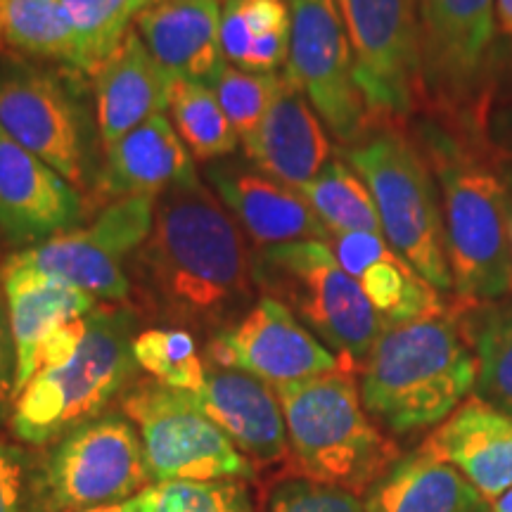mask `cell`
<instances>
[{"label":"cell","mask_w":512,"mask_h":512,"mask_svg":"<svg viewBox=\"0 0 512 512\" xmlns=\"http://www.w3.org/2000/svg\"><path fill=\"white\" fill-rule=\"evenodd\" d=\"M233 214L202 181L157 197L150 238L131 268L166 318L226 328L254 297L252 252Z\"/></svg>","instance_id":"cell-1"},{"label":"cell","mask_w":512,"mask_h":512,"mask_svg":"<svg viewBox=\"0 0 512 512\" xmlns=\"http://www.w3.org/2000/svg\"><path fill=\"white\" fill-rule=\"evenodd\" d=\"M361 401L377 427L408 437L439 427L477 382L458 316L444 309L384 328L361 370Z\"/></svg>","instance_id":"cell-2"},{"label":"cell","mask_w":512,"mask_h":512,"mask_svg":"<svg viewBox=\"0 0 512 512\" xmlns=\"http://www.w3.org/2000/svg\"><path fill=\"white\" fill-rule=\"evenodd\" d=\"M415 140L439 185L453 294L465 304L503 299L510 292L505 176L437 121L422 124Z\"/></svg>","instance_id":"cell-3"},{"label":"cell","mask_w":512,"mask_h":512,"mask_svg":"<svg viewBox=\"0 0 512 512\" xmlns=\"http://www.w3.org/2000/svg\"><path fill=\"white\" fill-rule=\"evenodd\" d=\"M138 313L126 304H105L88 313L81 347L60 368L41 370L17 394L10 430L27 446H50L74 427L105 415L107 406L136 380L133 339Z\"/></svg>","instance_id":"cell-4"},{"label":"cell","mask_w":512,"mask_h":512,"mask_svg":"<svg viewBox=\"0 0 512 512\" xmlns=\"http://www.w3.org/2000/svg\"><path fill=\"white\" fill-rule=\"evenodd\" d=\"M275 392L290 453L311 482L363 496L399 460V448L363 406L354 373L335 370Z\"/></svg>","instance_id":"cell-5"},{"label":"cell","mask_w":512,"mask_h":512,"mask_svg":"<svg viewBox=\"0 0 512 512\" xmlns=\"http://www.w3.org/2000/svg\"><path fill=\"white\" fill-rule=\"evenodd\" d=\"M344 162L373 195L389 247L434 290L453 292L439 185L418 140L403 124H373L344 147Z\"/></svg>","instance_id":"cell-6"},{"label":"cell","mask_w":512,"mask_h":512,"mask_svg":"<svg viewBox=\"0 0 512 512\" xmlns=\"http://www.w3.org/2000/svg\"><path fill=\"white\" fill-rule=\"evenodd\" d=\"M422 110L475 143L496 98V0H418Z\"/></svg>","instance_id":"cell-7"},{"label":"cell","mask_w":512,"mask_h":512,"mask_svg":"<svg viewBox=\"0 0 512 512\" xmlns=\"http://www.w3.org/2000/svg\"><path fill=\"white\" fill-rule=\"evenodd\" d=\"M256 290L283 302L339 358L342 370L358 373L384 320L366 292L339 266L328 242L306 240L252 252Z\"/></svg>","instance_id":"cell-8"},{"label":"cell","mask_w":512,"mask_h":512,"mask_svg":"<svg viewBox=\"0 0 512 512\" xmlns=\"http://www.w3.org/2000/svg\"><path fill=\"white\" fill-rule=\"evenodd\" d=\"M152 484L140 434L126 415L74 427L38 458L41 512H81L126 501Z\"/></svg>","instance_id":"cell-9"},{"label":"cell","mask_w":512,"mask_h":512,"mask_svg":"<svg viewBox=\"0 0 512 512\" xmlns=\"http://www.w3.org/2000/svg\"><path fill=\"white\" fill-rule=\"evenodd\" d=\"M159 195H133L100 209L88 226L57 233L3 259L5 266L62 280L98 302L124 304L133 292L126 264L150 238Z\"/></svg>","instance_id":"cell-10"},{"label":"cell","mask_w":512,"mask_h":512,"mask_svg":"<svg viewBox=\"0 0 512 512\" xmlns=\"http://www.w3.org/2000/svg\"><path fill=\"white\" fill-rule=\"evenodd\" d=\"M121 411L143 441L152 484L254 479L256 465L195 406L188 392L155 380L138 382L121 396Z\"/></svg>","instance_id":"cell-11"},{"label":"cell","mask_w":512,"mask_h":512,"mask_svg":"<svg viewBox=\"0 0 512 512\" xmlns=\"http://www.w3.org/2000/svg\"><path fill=\"white\" fill-rule=\"evenodd\" d=\"M24 57H0V126L76 190L88 185V114L69 79Z\"/></svg>","instance_id":"cell-12"},{"label":"cell","mask_w":512,"mask_h":512,"mask_svg":"<svg viewBox=\"0 0 512 512\" xmlns=\"http://www.w3.org/2000/svg\"><path fill=\"white\" fill-rule=\"evenodd\" d=\"M370 124H406L425 107L418 0H337Z\"/></svg>","instance_id":"cell-13"},{"label":"cell","mask_w":512,"mask_h":512,"mask_svg":"<svg viewBox=\"0 0 512 512\" xmlns=\"http://www.w3.org/2000/svg\"><path fill=\"white\" fill-rule=\"evenodd\" d=\"M292 34L285 76L309 98L344 147L370 131V112L354 76V53L337 0H290Z\"/></svg>","instance_id":"cell-14"},{"label":"cell","mask_w":512,"mask_h":512,"mask_svg":"<svg viewBox=\"0 0 512 512\" xmlns=\"http://www.w3.org/2000/svg\"><path fill=\"white\" fill-rule=\"evenodd\" d=\"M207 363L245 370L273 387L342 370L339 358L273 297H259L242 318L216 330Z\"/></svg>","instance_id":"cell-15"},{"label":"cell","mask_w":512,"mask_h":512,"mask_svg":"<svg viewBox=\"0 0 512 512\" xmlns=\"http://www.w3.org/2000/svg\"><path fill=\"white\" fill-rule=\"evenodd\" d=\"M83 219L81 192L19 145L0 126V233L15 247H31L76 228Z\"/></svg>","instance_id":"cell-16"},{"label":"cell","mask_w":512,"mask_h":512,"mask_svg":"<svg viewBox=\"0 0 512 512\" xmlns=\"http://www.w3.org/2000/svg\"><path fill=\"white\" fill-rule=\"evenodd\" d=\"M190 399L254 465H275L290 453L278 392L261 377L207 363L202 389Z\"/></svg>","instance_id":"cell-17"},{"label":"cell","mask_w":512,"mask_h":512,"mask_svg":"<svg viewBox=\"0 0 512 512\" xmlns=\"http://www.w3.org/2000/svg\"><path fill=\"white\" fill-rule=\"evenodd\" d=\"M207 181L242 233L256 247H278L290 242H328L330 230L318 219L306 197L290 185L256 169L235 164H207Z\"/></svg>","instance_id":"cell-18"},{"label":"cell","mask_w":512,"mask_h":512,"mask_svg":"<svg viewBox=\"0 0 512 512\" xmlns=\"http://www.w3.org/2000/svg\"><path fill=\"white\" fill-rule=\"evenodd\" d=\"M245 155L256 171L302 190L332 159V143L306 95L280 74V88L264 121L242 138Z\"/></svg>","instance_id":"cell-19"},{"label":"cell","mask_w":512,"mask_h":512,"mask_svg":"<svg viewBox=\"0 0 512 512\" xmlns=\"http://www.w3.org/2000/svg\"><path fill=\"white\" fill-rule=\"evenodd\" d=\"M494 503L512 489V418L470 396L422 444Z\"/></svg>","instance_id":"cell-20"},{"label":"cell","mask_w":512,"mask_h":512,"mask_svg":"<svg viewBox=\"0 0 512 512\" xmlns=\"http://www.w3.org/2000/svg\"><path fill=\"white\" fill-rule=\"evenodd\" d=\"M200 181L190 150L166 114H155L126 133L105 152L95 176L102 200L114 202L133 195H162L174 185Z\"/></svg>","instance_id":"cell-21"},{"label":"cell","mask_w":512,"mask_h":512,"mask_svg":"<svg viewBox=\"0 0 512 512\" xmlns=\"http://www.w3.org/2000/svg\"><path fill=\"white\" fill-rule=\"evenodd\" d=\"M0 287L8 306L12 342L17 354L15 399L36 375L38 351L57 328L86 318L100 302L79 287L48 275L0 264Z\"/></svg>","instance_id":"cell-22"},{"label":"cell","mask_w":512,"mask_h":512,"mask_svg":"<svg viewBox=\"0 0 512 512\" xmlns=\"http://www.w3.org/2000/svg\"><path fill=\"white\" fill-rule=\"evenodd\" d=\"M171 81L174 76L157 62L138 31H128L124 46L93 76L95 119L105 152L143 121L169 110Z\"/></svg>","instance_id":"cell-23"},{"label":"cell","mask_w":512,"mask_h":512,"mask_svg":"<svg viewBox=\"0 0 512 512\" xmlns=\"http://www.w3.org/2000/svg\"><path fill=\"white\" fill-rule=\"evenodd\" d=\"M223 0H157L136 19L138 36L171 76L216 81L226 67L221 50Z\"/></svg>","instance_id":"cell-24"},{"label":"cell","mask_w":512,"mask_h":512,"mask_svg":"<svg viewBox=\"0 0 512 512\" xmlns=\"http://www.w3.org/2000/svg\"><path fill=\"white\" fill-rule=\"evenodd\" d=\"M361 501L366 512H491V503L456 467L422 446L396 460Z\"/></svg>","instance_id":"cell-25"},{"label":"cell","mask_w":512,"mask_h":512,"mask_svg":"<svg viewBox=\"0 0 512 512\" xmlns=\"http://www.w3.org/2000/svg\"><path fill=\"white\" fill-rule=\"evenodd\" d=\"M477 363V396L512 418V302L453 306Z\"/></svg>","instance_id":"cell-26"},{"label":"cell","mask_w":512,"mask_h":512,"mask_svg":"<svg viewBox=\"0 0 512 512\" xmlns=\"http://www.w3.org/2000/svg\"><path fill=\"white\" fill-rule=\"evenodd\" d=\"M76 72L79 46L62 0H0V50ZM79 74V72H76Z\"/></svg>","instance_id":"cell-27"},{"label":"cell","mask_w":512,"mask_h":512,"mask_svg":"<svg viewBox=\"0 0 512 512\" xmlns=\"http://www.w3.org/2000/svg\"><path fill=\"white\" fill-rule=\"evenodd\" d=\"M356 283L361 285L368 302L380 313L384 328L411 323V320L432 316V313L446 309L439 290H434L389 245L363 268Z\"/></svg>","instance_id":"cell-28"},{"label":"cell","mask_w":512,"mask_h":512,"mask_svg":"<svg viewBox=\"0 0 512 512\" xmlns=\"http://www.w3.org/2000/svg\"><path fill=\"white\" fill-rule=\"evenodd\" d=\"M169 112L176 133L200 162H214L238 150L240 136L207 83L174 76Z\"/></svg>","instance_id":"cell-29"},{"label":"cell","mask_w":512,"mask_h":512,"mask_svg":"<svg viewBox=\"0 0 512 512\" xmlns=\"http://www.w3.org/2000/svg\"><path fill=\"white\" fill-rule=\"evenodd\" d=\"M157 0H62L76 34V72L93 76L124 46L136 19Z\"/></svg>","instance_id":"cell-30"},{"label":"cell","mask_w":512,"mask_h":512,"mask_svg":"<svg viewBox=\"0 0 512 512\" xmlns=\"http://www.w3.org/2000/svg\"><path fill=\"white\" fill-rule=\"evenodd\" d=\"M306 202L316 211L318 219L325 223L330 233H349V230H363V233H380L382 223L377 214L375 200L344 159H332L320 174L306 183L302 190Z\"/></svg>","instance_id":"cell-31"},{"label":"cell","mask_w":512,"mask_h":512,"mask_svg":"<svg viewBox=\"0 0 512 512\" xmlns=\"http://www.w3.org/2000/svg\"><path fill=\"white\" fill-rule=\"evenodd\" d=\"M133 358L155 382L178 392H200L207 377V363L197 351L195 337L183 328L138 332L133 339Z\"/></svg>","instance_id":"cell-32"},{"label":"cell","mask_w":512,"mask_h":512,"mask_svg":"<svg viewBox=\"0 0 512 512\" xmlns=\"http://www.w3.org/2000/svg\"><path fill=\"white\" fill-rule=\"evenodd\" d=\"M150 512H256L242 479L159 482L143 491Z\"/></svg>","instance_id":"cell-33"},{"label":"cell","mask_w":512,"mask_h":512,"mask_svg":"<svg viewBox=\"0 0 512 512\" xmlns=\"http://www.w3.org/2000/svg\"><path fill=\"white\" fill-rule=\"evenodd\" d=\"M211 88H214L223 112L228 114L230 124L242 140L252 136L264 121L268 107H271L280 88V74L247 72V69L226 62Z\"/></svg>","instance_id":"cell-34"},{"label":"cell","mask_w":512,"mask_h":512,"mask_svg":"<svg viewBox=\"0 0 512 512\" xmlns=\"http://www.w3.org/2000/svg\"><path fill=\"white\" fill-rule=\"evenodd\" d=\"M266 512H366V508L351 491L294 477L273 486Z\"/></svg>","instance_id":"cell-35"},{"label":"cell","mask_w":512,"mask_h":512,"mask_svg":"<svg viewBox=\"0 0 512 512\" xmlns=\"http://www.w3.org/2000/svg\"><path fill=\"white\" fill-rule=\"evenodd\" d=\"M0 512H41L38 460L8 439H0Z\"/></svg>","instance_id":"cell-36"},{"label":"cell","mask_w":512,"mask_h":512,"mask_svg":"<svg viewBox=\"0 0 512 512\" xmlns=\"http://www.w3.org/2000/svg\"><path fill=\"white\" fill-rule=\"evenodd\" d=\"M470 145L498 171L512 169V102H494L486 110L475 143Z\"/></svg>","instance_id":"cell-37"},{"label":"cell","mask_w":512,"mask_h":512,"mask_svg":"<svg viewBox=\"0 0 512 512\" xmlns=\"http://www.w3.org/2000/svg\"><path fill=\"white\" fill-rule=\"evenodd\" d=\"M86 330H88V316L72 320V323H64L62 328H57L53 335L43 342L41 351H38L36 375L41 373V370L64 366V363L79 351L83 337H86Z\"/></svg>","instance_id":"cell-38"},{"label":"cell","mask_w":512,"mask_h":512,"mask_svg":"<svg viewBox=\"0 0 512 512\" xmlns=\"http://www.w3.org/2000/svg\"><path fill=\"white\" fill-rule=\"evenodd\" d=\"M252 31L238 8V0H223L221 10V50L228 64L242 67L252 48Z\"/></svg>","instance_id":"cell-39"},{"label":"cell","mask_w":512,"mask_h":512,"mask_svg":"<svg viewBox=\"0 0 512 512\" xmlns=\"http://www.w3.org/2000/svg\"><path fill=\"white\" fill-rule=\"evenodd\" d=\"M15 375H17V354L12 342L8 306H5L3 287H0V422L10 420L12 403H15Z\"/></svg>","instance_id":"cell-40"},{"label":"cell","mask_w":512,"mask_h":512,"mask_svg":"<svg viewBox=\"0 0 512 512\" xmlns=\"http://www.w3.org/2000/svg\"><path fill=\"white\" fill-rule=\"evenodd\" d=\"M238 8L254 38L292 29V12L285 0H238Z\"/></svg>","instance_id":"cell-41"},{"label":"cell","mask_w":512,"mask_h":512,"mask_svg":"<svg viewBox=\"0 0 512 512\" xmlns=\"http://www.w3.org/2000/svg\"><path fill=\"white\" fill-rule=\"evenodd\" d=\"M494 102H512V36H505V41H501V48H498Z\"/></svg>","instance_id":"cell-42"},{"label":"cell","mask_w":512,"mask_h":512,"mask_svg":"<svg viewBox=\"0 0 512 512\" xmlns=\"http://www.w3.org/2000/svg\"><path fill=\"white\" fill-rule=\"evenodd\" d=\"M81 512H150V510H147L145 496L138 494V496H133V498H126V501L110 503V505H98V508L81 510Z\"/></svg>","instance_id":"cell-43"},{"label":"cell","mask_w":512,"mask_h":512,"mask_svg":"<svg viewBox=\"0 0 512 512\" xmlns=\"http://www.w3.org/2000/svg\"><path fill=\"white\" fill-rule=\"evenodd\" d=\"M496 17L503 36H512V0H496Z\"/></svg>","instance_id":"cell-44"},{"label":"cell","mask_w":512,"mask_h":512,"mask_svg":"<svg viewBox=\"0 0 512 512\" xmlns=\"http://www.w3.org/2000/svg\"><path fill=\"white\" fill-rule=\"evenodd\" d=\"M505 221H508V238H510V290H512V185L505 178Z\"/></svg>","instance_id":"cell-45"},{"label":"cell","mask_w":512,"mask_h":512,"mask_svg":"<svg viewBox=\"0 0 512 512\" xmlns=\"http://www.w3.org/2000/svg\"><path fill=\"white\" fill-rule=\"evenodd\" d=\"M491 512H512V489L491 503Z\"/></svg>","instance_id":"cell-46"}]
</instances>
